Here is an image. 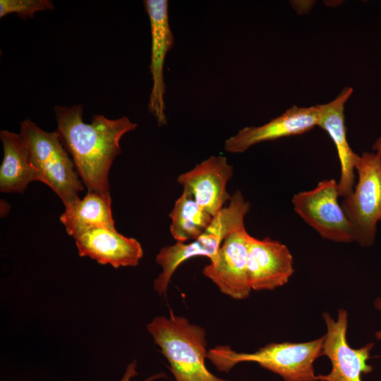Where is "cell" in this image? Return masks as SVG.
<instances>
[{
  "mask_svg": "<svg viewBox=\"0 0 381 381\" xmlns=\"http://www.w3.org/2000/svg\"><path fill=\"white\" fill-rule=\"evenodd\" d=\"M57 133L71 154L75 169L89 192L111 199L109 173L114 159L121 152L123 135L138 124L128 117L109 119L102 114L92 116L90 123L83 119L81 104L55 106Z\"/></svg>",
  "mask_w": 381,
  "mask_h": 381,
  "instance_id": "1",
  "label": "cell"
},
{
  "mask_svg": "<svg viewBox=\"0 0 381 381\" xmlns=\"http://www.w3.org/2000/svg\"><path fill=\"white\" fill-rule=\"evenodd\" d=\"M147 329L176 381H226L210 373L205 364L207 340L202 327L170 310L169 317L154 318Z\"/></svg>",
  "mask_w": 381,
  "mask_h": 381,
  "instance_id": "2",
  "label": "cell"
},
{
  "mask_svg": "<svg viewBox=\"0 0 381 381\" xmlns=\"http://www.w3.org/2000/svg\"><path fill=\"white\" fill-rule=\"evenodd\" d=\"M325 336L301 343H270L253 353H239L229 346L207 351L208 358L220 371L228 373L236 364L253 362L270 370L284 381H318L314 362L323 356Z\"/></svg>",
  "mask_w": 381,
  "mask_h": 381,
  "instance_id": "3",
  "label": "cell"
},
{
  "mask_svg": "<svg viewBox=\"0 0 381 381\" xmlns=\"http://www.w3.org/2000/svg\"><path fill=\"white\" fill-rule=\"evenodd\" d=\"M250 208L242 193L236 190L228 206L223 207L212 218L206 230L188 243L176 242L163 247L155 258L162 272L154 281V289L159 296L164 295L176 269L183 262L197 256L213 261L225 238L232 231L245 226L244 218Z\"/></svg>",
  "mask_w": 381,
  "mask_h": 381,
  "instance_id": "4",
  "label": "cell"
},
{
  "mask_svg": "<svg viewBox=\"0 0 381 381\" xmlns=\"http://www.w3.org/2000/svg\"><path fill=\"white\" fill-rule=\"evenodd\" d=\"M20 135L39 173L40 181L55 192L65 207L78 202L83 183L57 131H45L25 119L20 123Z\"/></svg>",
  "mask_w": 381,
  "mask_h": 381,
  "instance_id": "5",
  "label": "cell"
},
{
  "mask_svg": "<svg viewBox=\"0 0 381 381\" xmlns=\"http://www.w3.org/2000/svg\"><path fill=\"white\" fill-rule=\"evenodd\" d=\"M358 181L341 206L353 231L354 242L371 246L381 222V162L375 152H364L356 164Z\"/></svg>",
  "mask_w": 381,
  "mask_h": 381,
  "instance_id": "6",
  "label": "cell"
},
{
  "mask_svg": "<svg viewBox=\"0 0 381 381\" xmlns=\"http://www.w3.org/2000/svg\"><path fill=\"white\" fill-rule=\"evenodd\" d=\"M339 197L337 181L324 179L314 188L294 194L291 202L296 213L322 238L337 243L354 242L352 226Z\"/></svg>",
  "mask_w": 381,
  "mask_h": 381,
  "instance_id": "7",
  "label": "cell"
},
{
  "mask_svg": "<svg viewBox=\"0 0 381 381\" xmlns=\"http://www.w3.org/2000/svg\"><path fill=\"white\" fill-rule=\"evenodd\" d=\"M327 327L323 345V355L331 361L329 374L317 375L318 381H362V374L373 370L367 361L374 343H368L359 349L351 348L346 340L348 313L338 310L337 320L325 312L322 314Z\"/></svg>",
  "mask_w": 381,
  "mask_h": 381,
  "instance_id": "8",
  "label": "cell"
},
{
  "mask_svg": "<svg viewBox=\"0 0 381 381\" xmlns=\"http://www.w3.org/2000/svg\"><path fill=\"white\" fill-rule=\"evenodd\" d=\"M248 235L245 226L229 234L215 259L202 270L222 293L236 300L247 298L251 291L247 273Z\"/></svg>",
  "mask_w": 381,
  "mask_h": 381,
  "instance_id": "9",
  "label": "cell"
},
{
  "mask_svg": "<svg viewBox=\"0 0 381 381\" xmlns=\"http://www.w3.org/2000/svg\"><path fill=\"white\" fill-rule=\"evenodd\" d=\"M149 17L151 32V56L150 72L152 87L150 94L148 109L159 126L167 124L164 80V66L166 56L172 48L174 37L169 20V3L167 0H145L143 1Z\"/></svg>",
  "mask_w": 381,
  "mask_h": 381,
  "instance_id": "10",
  "label": "cell"
},
{
  "mask_svg": "<svg viewBox=\"0 0 381 381\" xmlns=\"http://www.w3.org/2000/svg\"><path fill=\"white\" fill-rule=\"evenodd\" d=\"M321 104L292 106L282 114L259 126L244 127L224 142L225 151L242 153L265 141L305 133L318 126Z\"/></svg>",
  "mask_w": 381,
  "mask_h": 381,
  "instance_id": "11",
  "label": "cell"
},
{
  "mask_svg": "<svg viewBox=\"0 0 381 381\" xmlns=\"http://www.w3.org/2000/svg\"><path fill=\"white\" fill-rule=\"evenodd\" d=\"M294 272V258L282 242L248 236L247 273L251 290H274L286 284Z\"/></svg>",
  "mask_w": 381,
  "mask_h": 381,
  "instance_id": "12",
  "label": "cell"
},
{
  "mask_svg": "<svg viewBox=\"0 0 381 381\" xmlns=\"http://www.w3.org/2000/svg\"><path fill=\"white\" fill-rule=\"evenodd\" d=\"M233 166L225 157L212 155L190 171L180 174L177 181L214 217L231 200L226 184L233 176Z\"/></svg>",
  "mask_w": 381,
  "mask_h": 381,
  "instance_id": "13",
  "label": "cell"
},
{
  "mask_svg": "<svg viewBox=\"0 0 381 381\" xmlns=\"http://www.w3.org/2000/svg\"><path fill=\"white\" fill-rule=\"evenodd\" d=\"M73 238L80 257H89L114 268L137 266L143 255L138 241L123 236L116 229L95 228Z\"/></svg>",
  "mask_w": 381,
  "mask_h": 381,
  "instance_id": "14",
  "label": "cell"
},
{
  "mask_svg": "<svg viewBox=\"0 0 381 381\" xmlns=\"http://www.w3.org/2000/svg\"><path fill=\"white\" fill-rule=\"evenodd\" d=\"M353 92L347 87L331 102L321 104L318 126L325 130L334 143L340 163L338 184L339 197H347L354 188L356 164L359 155L351 148L346 138L344 106Z\"/></svg>",
  "mask_w": 381,
  "mask_h": 381,
  "instance_id": "15",
  "label": "cell"
},
{
  "mask_svg": "<svg viewBox=\"0 0 381 381\" xmlns=\"http://www.w3.org/2000/svg\"><path fill=\"white\" fill-rule=\"evenodd\" d=\"M0 140L4 151L0 167V190L23 193L30 182L40 181L39 173L20 133L1 131Z\"/></svg>",
  "mask_w": 381,
  "mask_h": 381,
  "instance_id": "16",
  "label": "cell"
},
{
  "mask_svg": "<svg viewBox=\"0 0 381 381\" xmlns=\"http://www.w3.org/2000/svg\"><path fill=\"white\" fill-rule=\"evenodd\" d=\"M60 221L67 234L73 237L95 228L115 229L111 200L87 191L83 199L65 207Z\"/></svg>",
  "mask_w": 381,
  "mask_h": 381,
  "instance_id": "17",
  "label": "cell"
},
{
  "mask_svg": "<svg viewBox=\"0 0 381 381\" xmlns=\"http://www.w3.org/2000/svg\"><path fill=\"white\" fill-rule=\"evenodd\" d=\"M169 216L171 234L176 242L181 243L196 239L206 230L213 218L185 188Z\"/></svg>",
  "mask_w": 381,
  "mask_h": 381,
  "instance_id": "18",
  "label": "cell"
},
{
  "mask_svg": "<svg viewBox=\"0 0 381 381\" xmlns=\"http://www.w3.org/2000/svg\"><path fill=\"white\" fill-rule=\"evenodd\" d=\"M54 8L49 0H0V18L14 13L21 18H32L38 11Z\"/></svg>",
  "mask_w": 381,
  "mask_h": 381,
  "instance_id": "19",
  "label": "cell"
},
{
  "mask_svg": "<svg viewBox=\"0 0 381 381\" xmlns=\"http://www.w3.org/2000/svg\"><path fill=\"white\" fill-rule=\"evenodd\" d=\"M136 366L137 363L135 361H132L130 363L126 370V372L122 377L121 381H131V379L138 375V373L136 371ZM167 377V375L164 373H159L155 375H153L152 376L148 377L147 379L143 380V381H153L159 378H165Z\"/></svg>",
  "mask_w": 381,
  "mask_h": 381,
  "instance_id": "20",
  "label": "cell"
},
{
  "mask_svg": "<svg viewBox=\"0 0 381 381\" xmlns=\"http://www.w3.org/2000/svg\"><path fill=\"white\" fill-rule=\"evenodd\" d=\"M373 150L375 151V153L378 157L381 162V134L374 143Z\"/></svg>",
  "mask_w": 381,
  "mask_h": 381,
  "instance_id": "21",
  "label": "cell"
},
{
  "mask_svg": "<svg viewBox=\"0 0 381 381\" xmlns=\"http://www.w3.org/2000/svg\"><path fill=\"white\" fill-rule=\"evenodd\" d=\"M374 306H375L376 309L381 311V298H376V300L374 302ZM375 337L378 340H381V330L380 331H377L375 333Z\"/></svg>",
  "mask_w": 381,
  "mask_h": 381,
  "instance_id": "22",
  "label": "cell"
}]
</instances>
